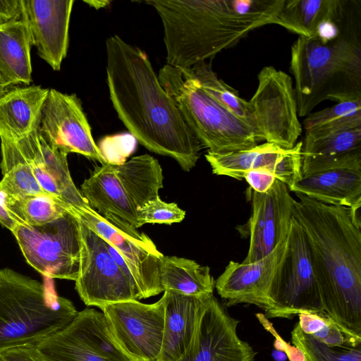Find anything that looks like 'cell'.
<instances>
[{
    "mask_svg": "<svg viewBox=\"0 0 361 361\" xmlns=\"http://www.w3.org/2000/svg\"><path fill=\"white\" fill-rule=\"evenodd\" d=\"M106 51L107 86L119 119L142 146L173 159L189 172L200 158L201 145L147 55L117 35L106 39Z\"/></svg>",
    "mask_w": 361,
    "mask_h": 361,
    "instance_id": "cell-1",
    "label": "cell"
},
{
    "mask_svg": "<svg viewBox=\"0 0 361 361\" xmlns=\"http://www.w3.org/2000/svg\"><path fill=\"white\" fill-rule=\"evenodd\" d=\"M295 195L293 217L310 243L324 314L361 340V225L349 207Z\"/></svg>",
    "mask_w": 361,
    "mask_h": 361,
    "instance_id": "cell-2",
    "label": "cell"
},
{
    "mask_svg": "<svg viewBox=\"0 0 361 361\" xmlns=\"http://www.w3.org/2000/svg\"><path fill=\"white\" fill-rule=\"evenodd\" d=\"M285 0H147L164 29L166 65L191 68L276 24Z\"/></svg>",
    "mask_w": 361,
    "mask_h": 361,
    "instance_id": "cell-3",
    "label": "cell"
},
{
    "mask_svg": "<svg viewBox=\"0 0 361 361\" xmlns=\"http://www.w3.org/2000/svg\"><path fill=\"white\" fill-rule=\"evenodd\" d=\"M298 114L305 117L325 100L361 99V0H345L331 37L299 36L290 49Z\"/></svg>",
    "mask_w": 361,
    "mask_h": 361,
    "instance_id": "cell-4",
    "label": "cell"
},
{
    "mask_svg": "<svg viewBox=\"0 0 361 361\" xmlns=\"http://www.w3.org/2000/svg\"><path fill=\"white\" fill-rule=\"evenodd\" d=\"M73 303L44 283L10 268L0 269V353L35 344L77 314Z\"/></svg>",
    "mask_w": 361,
    "mask_h": 361,
    "instance_id": "cell-5",
    "label": "cell"
},
{
    "mask_svg": "<svg viewBox=\"0 0 361 361\" xmlns=\"http://www.w3.org/2000/svg\"><path fill=\"white\" fill-rule=\"evenodd\" d=\"M158 78L207 152L245 150L260 142L255 130L207 94L188 69L166 64L159 70Z\"/></svg>",
    "mask_w": 361,
    "mask_h": 361,
    "instance_id": "cell-6",
    "label": "cell"
},
{
    "mask_svg": "<svg viewBox=\"0 0 361 361\" xmlns=\"http://www.w3.org/2000/svg\"><path fill=\"white\" fill-rule=\"evenodd\" d=\"M271 308L267 319H291L300 313H323L315 269L307 237L293 217L286 249L269 293Z\"/></svg>",
    "mask_w": 361,
    "mask_h": 361,
    "instance_id": "cell-7",
    "label": "cell"
},
{
    "mask_svg": "<svg viewBox=\"0 0 361 361\" xmlns=\"http://www.w3.org/2000/svg\"><path fill=\"white\" fill-rule=\"evenodd\" d=\"M11 233L26 262L42 276L75 281L80 233L78 217L71 209L44 225L18 224Z\"/></svg>",
    "mask_w": 361,
    "mask_h": 361,
    "instance_id": "cell-8",
    "label": "cell"
},
{
    "mask_svg": "<svg viewBox=\"0 0 361 361\" xmlns=\"http://www.w3.org/2000/svg\"><path fill=\"white\" fill-rule=\"evenodd\" d=\"M257 87L248 101L260 141L291 149L302 133L291 77L274 66L257 75Z\"/></svg>",
    "mask_w": 361,
    "mask_h": 361,
    "instance_id": "cell-9",
    "label": "cell"
},
{
    "mask_svg": "<svg viewBox=\"0 0 361 361\" xmlns=\"http://www.w3.org/2000/svg\"><path fill=\"white\" fill-rule=\"evenodd\" d=\"M75 214V213H74ZM80 233V262L75 290L87 306L102 307L139 300L140 292L117 265L104 240L77 215Z\"/></svg>",
    "mask_w": 361,
    "mask_h": 361,
    "instance_id": "cell-10",
    "label": "cell"
},
{
    "mask_svg": "<svg viewBox=\"0 0 361 361\" xmlns=\"http://www.w3.org/2000/svg\"><path fill=\"white\" fill-rule=\"evenodd\" d=\"M35 346L44 361H132L114 341L103 312L93 308L78 312Z\"/></svg>",
    "mask_w": 361,
    "mask_h": 361,
    "instance_id": "cell-11",
    "label": "cell"
},
{
    "mask_svg": "<svg viewBox=\"0 0 361 361\" xmlns=\"http://www.w3.org/2000/svg\"><path fill=\"white\" fill-rule=\"evenodd\" d=\"M73 212L124 259L133 273L142 299L163 292L160 267L164 255L147 235L116 216L100 215L89 205Z\"/></svg>",
    "mask_w": 361,
    "mask_h": 361,
    "instance_id": "cell-12",
    "label": "cell"
},
{
    "mask_svg": "<svg viewBox=\"0 0 361 361\" xmlns=\"http://www.w3.org/2000/svg\"><path fill=\"white\" fill-rule=\"evenodd\" d=\"M100 310L114 341L132 361H159L164 328L162 298L152 304L127 300Z\"/></svg>",
    "mask_w": 361,
    "mask_h": 361,
    "instance_id": "cell-13",
    "label": "cell"
},
{
    "mask_svg": "<svg viewBox=\"0 0 361 361\" xmlns=\"http://www.w3.org/2000/svg\"><path fill=\"white\" fill-rule=\"evenodd\" d=\"M38 133L51 147L66 154L78 153L101 165L108 164L93 139L81 101L75 94L49 89Z\"/></svg>",
    "mask_w": 361,
    "mask_h": 361,
    "instance_id": "cell-14",
    "label": "cell"
},
{
    "mask_svg": "<svg viewBox=\"0 0 361 361\" xmlns=\"http://www.w3.org/2000/svg\"><path fill=\"white\" fill-rule=\"evenodd\" d=\"M238 324L214 294L206 297L192 341L178 361H253L256 352L238 337Z\"/></svg>",
    "mask_w": 361,
    "mask_h": 361,
    "instance_id": "cell-15",
    "label": "cell"
},
{
    "mask_svg": "<svg viewBox=\"0 0 361 361\" xmlns=\"http://www.w3.org/2000/svg\"><path fill=\"white\" fill-rule=\"evenodd\" d=\"M249 189L252 206L249 221L250 246L244 263H252L264 258L286 239L294 200L288 186L278 179L264 193Z\"/></svg>",
    "mask_w": 361,
    "mask_h": 361,
    "instance_id": "cell-16",
    "label": "cell"
},
{
    "mask_svg": "<svg viewBox=\"0 0 361 361\" xmlns=\"http://www.w3.org/2000/svg\"><path fill=\"white\" fill-rule=\"evenodd\" d=\"M302 142L288 149L265 142L245 150L207 152L205 158L216 175L242 180L247 171L263 169L271 172L290 188L302 176Z\"/></svg>",
    "mask_w": 361,
    "mask_h": 361,
    "instance_id": "cell-17",
    "label": "cell"
},
{
    "mask_svg": "<svg viewBox=\"0 0 361 361\" xmlns=\"http://www.w3.org/2000/svg\"><path fill=\"white\" fill-rule=\"evenodd\" d=\"M286 244L287 238L270 254L252 263L229 262L214 282V288L226 306L246 303L257 306L265 314L269 312L271 305L268 293Z\"/></svg>",
    "mask_w": 361,
    "mask_h": 361,
    "instance_id": "cell-18",
    "label": "cell"
},
{
    "mask_svg": "<svg viewBox=\"0 0 361 361\" xmlns=\"http://www.w3.org/2000/svg\"><path fill=\"white\" fill-rule=\"evenodd\" d=\"M73 3V0H23V14L32 45L54 71L61 69L67 55Z\"/></svg>",
    "mask_w": 361,
    "mask_h": 361,
    "instance_id": "cell-19",
    "label": "cell"
},
{
    "mask_svg": "<svg viewBox=\"0 0 361 361\" xmlns=\"http://www.w3.org/2000/svg\"><path fill=\"white\" fill-rule=\"evenodd\" d=\"M15 142L46 192L64 202L74 210L88 205L72 180L68 154L49 145L38 131Z\"/></svg>",
    "mask_w": 361,
    "mask_h": 361,
    "instance_id": "cell-20",
    "label": "cell"
},
{
    "mask_svg": "<svg viewBox=\"0 0 361 361\" xmlns=\"http://www.w3.org/2000/svg\"><path fill=\"white\" fill-rule=\"evenodd\" d=\"M336 169L361 172V128L317 138L305 137L302 176Z\"/></svg>",
    "mask_w": 361,
    "mask_h": 361,
    "instance_id": "cell-21",
    "label": "cell"
},
{
    "mask_svg": "<svg viewBox=\"0 0 361 361\" xmlns=\"http://www.w3.org/2000/svg\"><path fill=\"white\" fill-rule=\"evenodd\" d=\"M206 297L164 291V328L159 361H178L185 355L195 335Z\"/></svg>",
    "mask_w": 361,
    "mask_h": 361,
    "instance_id": "cell-22",
    "label": "cell"
},
{
    "mask_svg": "<svg viewBox=\"0 0 361 361\" xmlns=\"http://www.w3.org/2000/svg\"><path fill=\"white\" fill-rule=\"evenodd\" d=\"M48 92L40 85L8 88L0 96V139L18 141L38 131Z\"/></svg>",
    "mask_w": 361,
    "mask_h": 361,
    "instance_id": "cell-23",
    "label": "cell"
},
{
    "mask_svg": "<svg viewBox=\"0 0 361 361\" xmlns=\"http://www.w3.org/2000/svg\"><path fill=\"white\" fill-rule=\"evenodd\" d=\"M288 189L326 204L350 208L361 204V172L336 169L302 176Z\"/></svg>",
    "mask_w": 361,
    "mask_h": 361,
    "instance_id": "cell-24",
    "label": "cell"
},
{
    "mask_svg": "<svg viewBox=\"0 0 361 361\" xmlns=\"http://www.w3.org/2000/svg\"><path fill=\"white\" fill-rule=\"evenodd\" d=\"M80 192L88 205L100 215H113L135 228H140L137 209L128 199L112 164L96 167L82 183Z\"/></svg>",
    "mask_w": 361,
    "mask_h": 361,
    "instance_id": "cell-25",
    "label": "cell"
},
{
    "mask_svg": "<svg viewBox=\"0 0 361 361\" xmlns=\"http://www.w3.org/2000/svg\"><path fill=\"white\" fill-rule=\"evenodd\" d=\"M32 37L22 13L20 18L0 24V78L7 88L32 82Z\"/></svg>",
    "mask_w": 361,
    "mask_h": 361,
    "instance_id": "cell-26",
    "label": "cell"
},
{
    "mask_svg": "<svg viewBox=\"0 0 361 361\" xmlns=\"http://www.w3.org/2000/svg\"><path fill=\"white\" fill-rule=\"evenodd\" d=\"M113 168L136 209L159 196V191L163 188L164 176L157 159L147 154H142L113 165Z\"/></svg>",
    "mask_w": 361,
    "mask_h": 361,
    "instance_id": "cell-27",
    "label": "cell"
},
{
    "mask_svg": "<svg viewBox=\"0 0 361 361\" xmlns=\"http://www.w3.org/2000/svg\"><path fill=\"white\" fill-rule=\"evenodd\" d=\"M214 280L207 266L176 256H164L160 267L163 292L172 290L184 295L205 297L213 294Z\"/></svg>",
    "mask_w": 361,
    "mask_h": 361,
    "instance_id": "cell-28",
    "label": "cell"
},
{
    "mask_svg": "<svg viewBox=\"0 0 361 361\" xmlns=\"http://www.w3.org/2000/svg\"><path fill=\"white\" fill-rule=\"evenodd\" d=\"M0 140V167L2 173L0 190L11 197L51 195L42 188L36 180L16 142Z\"/></svg>",
    "mask_w": 361,
    "mask_h": 361,
    "instance_id": "cell-29",
    "label": "cell"
},
{
    "mask_svg": "<svg viewBox=\"0 0 361 361\" xmlns=\"http://www.w3.org/2000/svg\"><path fill=\"white\" fill-rule=\"evenodd\" d=\"M341 0H285L276 24L300 37H312L336 12Z\"/></svg>",
    "mask_w": 361,
    "mask_h": 361,
    "instance_id": "cell-30",
    "label": "cell"
},
{
    "mask_svg": "<svg viewBox=\"0 0 361 361\" xmlns=\"http://www.w3.org/2000/svg\"><path fill=\"white\" fill-rule=\"evenodd\" d=\"M305 136L317 138L361 128V99L338 102L310 113L303 121Z\"/></svg>",
    "mask_w": 361,
    "mask_h": 361,
    "instance_id": "cell-31",
    "label": "cell"
},
{
    "mask_svg": "<svg viewBox=\"0 0 361 361\" xmlns=\"http://www.w3.org/2000/svg\"><path fill=\"white\" fill-rule=\"evenodd\" d=\"M188 70L207 94L255 130L249 102L241 98L237 90L217 77L211 63L202 61Z\"/></svg>",
    "mask_w": 361,
    "mask_h": 361,
    "instance_id": "cell-32",
    "label": "cell"
},
{
    "mask_svg": "<svg viewBox=\"0 0 361 361\" xmlns=\"http://www.w3.org/2000/svg\"><path fill=\"white\" fill-rule=\"evenodd\" d=\"M10 211L25 224L41 226L51 222L71 208L51 195L11 197L6 195Z\"/></svg>",
    "mask_w": 361,
    "mask_h": 361,
    "instance_id": "cell-33",
    "label": "cell"
},
{
    "mask_svg": "<svg viewBox=\"0 0 361 361\" xmlns=\"http://www.w3.org/2000/svg\"><path fill=\"white\" fill-rule=\"evenodd\" d=\"M291 342L307 361H361V343L331 347L304 333L298 323L291 331Z\"/></svg>",
    "mask_w": 361,
    "mask_h": 361,
    "instance_id": "cell-34",
    "label": "cell"
},
{
    "mask_svg": "<svg viewBox=\"0 0 361 361\" xmlns=\"http://www.w3.org/2000/svg\"><path fill=\"white\" fill-rule=\"evenodd\" d=\"M298 317L301 330L326 345L337 347L361 343V340L347 335L323 313H300Z\"/></svg>",
    "mask_w": 361,
    "mask_h": 361,
    "instance_id": "cell-35",
    "label": "cell"
},
{
    "mask_svg": "<svg viewBox=\"0 0 361 361\" xmlns=\"http://www.w3.org/2000/svg\"><path fill=\"white\" fill-rule=\"evenodd\" d=\"M137 216L140 227L146 224L171 225L182 221L185 212L177 204L165 202L158 196L137 209Z\"/></svg>",
    "mask_w": 361,
    "mask_h": 361,
    "instance_id": "cell-36",
    "label": "cell"
},
{
    "mask_svg": "<svg viewBox=\"0 0 361 361\" xmlns=\"http://www.w3.org/2000/svg\"><path fill=\"white\" fill-rule=\"evenodd\" d=\"M256 317L265 330L274 337V346L276 350L284 353L289 361H307L303 353L295 345L285 341L264 314L257 313Z\"/></svg>",
    "mask_w": 361,
    "mask_h": 361,
    "instance_id": "cell-37",
    "label": "cell"
},
{
    "mask_svg": "<svg viewBox=\"0 0 361 361\" xmlns=\"http://www.w3.org/2000/svg\"><path fill=\"white\" fill-rule=\"evenodd\" d=\"M253 191L264 193L273 185L275 176L270 171L263 169L250 170L247 171L244 178Z\"/></svg>",
    "mask_w": 361,
    "mask_h": 361,
    "instance_id": "cell-38",
    "label": "cell"
},
{
    "mask_svg": "<svg viewBox=\"0 0 361 361\" xmlns=\"http://www.w3.org/2000/svg\"><path fill=\"white\" fill-rule=\"evenodd\" d=\"M2 361H44L37 353L35 344L25 345L0 353Z\"/></svg>",
    "mask_w": 361,
    "mask_h": 361,
    "instance_id": "cell-39",
    "label": "cell"
},
{
    "mask_svg": "<svg viewBox=\"0 0 361 361\" xmlns=\"http://www.w3.org/2000/svg\"><path fill=\"white\" fill-rule=\"evenodd\" d=\"M23 0H0V24L20 18Z\"/></svg>",
    "mask_w": 361,
    "mask_h": 361,
    "instance_id": "cell-40",
    "label": "cell"
},
{
    "mask_svg": "<svg viewBox=\"0 0 361 361\" xmlns=\"http://www.w3.org/2000/svg\"><path fill=\"white\" fill-rule=\"evenodd\" d=\"M0 224L11 232L22 222L8 208L6 194L0 190Z\"/></svg>",
    "mask_w": 361,
    "mask_h": 361,
    "instance_id": "cell-41",
    "label": "cell"
},
{
    "mask_svg": "<svg viewBox=\"0 0 361 361\" xmlns=\"http://www.w3.org/2000/svg\"><path fill=\"white\" fill-rule=\"evenodd\" d=\"M84 2L96 9L105 7L110 4V1H84Z\"/></svg>",
    "mask_w": 361,
    "mask_h": 361,
    "instance_id": "cell-42",
    "label": "cell"
},
{
    "mask_svg": "<svg viewBox=\"0 0 361 361\" xmlns=\"http://www.w3.org/2000/svg\"><path fill=\"white\" fill-rule=\"evenodd\" d=\"M8 88L4 84L0 78V96L7 90Z\"/></svg>",
    "mask_w": 361,
    "mask_h": 361,
    "instance_id": "cell-43",
    "label": "cell"
},
{
    "mask_svg": "<svg viewBox=\"0 0 361 361\" xmlns=\"http://www.w3.org/2000/svg\"><path fill=\"white\" fill-rule=\"evenodd\" d=\"M0 361H2V360L0 358Z\"/></svg>",
    "mask_w": 361,
    "mask_h": 361,
    "instance_id": "cell-44",
    "label": "cell"
}]
</instances>
